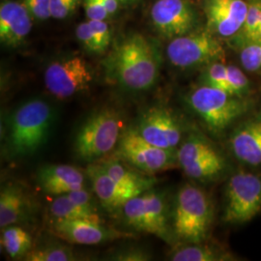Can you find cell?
<instances>
[{
  "mask_svg": "<svg viewBox=\"0 0 261 261\" xmlns=\"http://www.w3.org/2000/svg\"><path fill=\"white\" fill-rule=\"evenodd\" d=\"M108 75L123 87L142 91L158 81L161 60L155 46L138 33L122 39L103 61Z\"/></svg>",
  "mask_w": 261,
  "mask_h": 261,
  "instance_id": "1",
  "label": "cell"
},
{
  "mask_svg": "<svg viewBox=\"0 0 261 261\" xmlns=\"http://www.w3.org/2000/svg\"><path fill=\"white\" fill-rule=\"evenodd\" d=\"M187 103L207 130L215 136H220L229 129L252 107L249 97H238L203 84H199L188 93Z\"/></svg>",
  "mask_w": 261,
  "mask_h": 261,
  "instance_id": "2",
  "label": "cell"
},
{
  "mask_svg": "<svg viewBox=\"0 0 261 261\" xmlns=\"http://www.w3.org/2000/svg\"><path fill=\"white\" fill-rule=\"evenodd\" d=\"M54 122V111L42 99L22 103L10 118L7 143L13 155H33L46 142Z\"/></svg>",
  "mask_w": 261,
  "mask_h": 261,
  "instance_id": "3",
  "label": "cell"
},
{
  "mask_svg": "<svg viewBox=\"0 0 261 261\" xmlns=\"http://www.w3.org/2000/svg\"><path fill=\"white\" fill-rule=\"evenodd\" d=\"M214 210L208 195L193 184L181 187L175 196L171 225L175 238L184 243L206 241Z\"/></svg>",
  "mask_w": 261,
  "mask_h": 261,
  "instance_id": "4",
  "label": "cell"
},
{
  "mask_svg": "<svg viewBox=\"0 0 261 261\" xmlns=\"http://www.w3.org/2000/svg\"><path fill=\"white\" fill-rule=\"evenodd\" d=\"M121 119L112 109L93 112L77 130L74 150L77 158L94 162L111 152L119 142Z\"/></svg>",
  "mask_w": 261,
  "mask_h": 261,
  "instance_id": "5",
  "label": "cell"
},
{
  "mask_svg": "<svg viewBox=\"0 0 261 261\" xmlns=\"http://www.w3.org/2000/svg\"><path fill=\"white\" fill-rule=\"evenodd\" d=\"M224 40L207 28H198L186 35L169 41L166 54L170 64L182 70L204 68L218 61H224Z\"/></svg>",
  "mask_w": 261,
  "mask_h": 261,
  "instance_id": "6",
  "label": "cell"
},
{
  "mask_svg": "<svg viewBox=\"0 0 261 261\" xmlns=\"http://www.w3.org/2000/svg\"><path fill=\"white\" fill-rule=\"evenodd\" d=\"M127 224L139 231L155 235L168 244L174 241L165 196L148 190L130 199L122 208Z\"/></svg>",
  "mask_w": 261,
  "mask_h": 261,
  "instance_id": "7",
  "label": "cell"
},
{
  "mask_svg": "<svg viewBox=\"0 0 261 261\" xmlns=\"http://www.w3.org/2000/svg\"><path fill=\"white\" fill-rule=\"evenodd\" d=\"M223 219L227 224L251 222L261 212V173L239 171L224 190Z\"/></svg>",
  "mask_w": 261,
  "mask_h": 261,
  "instance_id": "8",
  "label": "cell"
},
{
  "mask_svg": "<svg viewBox=\"0 0 261 261\" xmlns=\"http://www.w3.org/2000/svg\"><path fill=\"white\" fill-rule=\"evenodd\" d=\"M178 164L187 176L197 181H213L226 170L222 153L198 133L187 136L177 148Z\"/></svg>",
  "mask_w": 261,
  "mask_h": 261,
  "instance_id": "9",
  "label": "cell"
},
{
  "mask_svg": "<svg viewBox=\"0 0 261 261\" xmlns=\"http://www.w3.org/2000/svg\"><path fill=\"white\" fill-rule=\"evenodd\" d=\"M119 158L147 174L176 168L177 149L160 148L144 140L137 130H127L117 146Z\"/></svg>",
  "mask_w": 261,
  "mask_h": 261,
  "instance_id": "10",
  "label": "cell"
},
{
  "mask_svg": "<svg viewBox=\"0 0 261 261\" xmlns=\"http://www.w3.org/2000/svg\"><path fill=\"white\" fill-rule=\"evenodd\" d=\"M44 81L49 93L65 100L87 90L93 81V72L83 57L71 56L47 66Z\"/></svg>",
  "mask_w": 261,
  "mask_h": 261,
  "instance_id": "11",
  "label": "cell"
},
{
  "mask_svg": "<svg viewBox=\"0 0 261 261\" xmlns=\"http://www.w3.org/2000/svg\"><path fill=\"white\" fill-rule=\"evenodd\" d=\"M153 27L169 40L200 28V19L190 0H157L150 11Z\"/></svg>",
  "mask_w": 261,
  "mask_h": 261,
  "instance_id": "12",
  "label": "cell"
},
{
  "mask_svg": "<svg viewBox=\"0 0 261 261\" xmlns=\"http://www.w3.org/2000/svg\"><path fill=\"white\" fill-rule=\"evenodd\" d=\"M151 144L165 149H177L184 128L177 116L164 107H152L143 112L136 129Z\"/></svg>",
  "mask_w": 261,
  "mask_h": 261,
  "instance_id": "13",
  "label": "cell"
},
{
  "mask_svg": "<svg viewBox=\"0 0 261 261\" xmlns=\"http://www.w3.org/2000/svg\"><path fill=\"white\" fill-rule=\"evenodd\" d=\"M206 28L227 41L241 30L248 12V0H202Z\"/></svg>",
  "mask_w": 261,
  "mask_h": 261,
  "instance_id": "14",
  "label": "cell"
},
{
  "mask_svg": "<svg viewBox=\"0 0 261 261\" xmlns=\"http://www.w3.org/2000/svg\"><path fill=\"white\" fill-rule=\"evenodd\" d=\"M53 231L66 242L77 245H98L114 240L133 238L129 232L117 230L102 223L86 220H57L53 223Z\"/></svg>",
  "mask_w": 261,
  "mask_h": 261,
  "instance_id": "15",
  "label": "cell"
},
{
  "mask_svg": "<svg viewBox=\"0 0 261 261\" xmlns=\"http://www.w3.org/2000/svg\"><path fill=\"white\" fill-rule=\"evenodd\" d=\"M86 173L91 182L95 195L101 204L110 211L123 208L133 197L144 193L116 182L99 162L90 164L86 168Z\"/></svg>",
  "mask_w": 261,
  "mask_h": 261,
  "instance_id": "16",
  "label": "cell"
},
{
  "mask_svg": "<svg viewBox=\"0 0 261 261\" xmlns=\"http://www.w3.org/2000/svg\"><path fill=\"white\" fill-rule=\"evenodd\" d=\"M234 158L243 165L261 168V114L241 123L228 140Z\"/></svg>",
  "mask_w": 261,
  "mask_h": 261,
  "instance_id": "17",
  "label": "cell"
},
{
  "mask_svg": "<svg viewBox=\"0 0 261 261\" xmlns=\"http://www.w3.org/2000/svg\"><path fill=\"white\" fill-rule=\"evenodd\" d=\"M32 19L23 2L3 1L0 6L1 43L7 47H19L31 31Z\"/></svg>",
  "mask_w": 261,
  "mask_h": 261,
  "instance_id": "18",
  "label": "cell"
},
{
  "mask_svg": "<svg viewBox=\"0 0 261 261\" xmlns=\"http://www.w3.org/2000/svg\"><path fill=\"white\" fill-rule=\"evenodd\" d=\"M38 183L49 195H64L84 188V172L68 165H48L40 168Z\"/></svg>",
  "mask_w": 261,
  "mask_h": 261,
  "instance_id": "19",
  "label": "cell"
},
{
  "mask_svg": "<svg viewBox=\"0 0 261 261\" xmlns=\"http://www.w3.org/2000/svg\"><path fill=\"white\" fill-rule=\"evenodd\" d=\"M173 261H228L235 260V255L217 244L185 243L174 249L169 255Z\"/></svg>",
  "mask_w": 261,
  "mask_h": 261,
  "instance_id": "20",
  "label": "cell"
},
{
  "mask_svg": "<svg viewBox=\"0 0 261 261\" xmlns=\"http://www.w3.org/2000/svg\"><path fill=\"white\" fill-rule=\"evenodd\" d=\"M103 169L112 176L116 182L126 187L140 190L141 192H146L156 184V178L137 172L136 170L128 168L119 160L111 159L99 162Z\"/></svg>",
  "mask_w": 261,
  "mask_h": 261,
  "instance_id": "21",
  "label": "cell"
},
{
  "mask_svg": "<svg viewBox=\"0 0 261 261\" xmlns=\"http://www.w3.org/2000/svg\"><path fill=\"white\" fill-rule=\"evenodd\" d=\"M25 211V198L21 190L14 185L3 187L0 193L1 229L19 222Z\"/></svg>",
  "mask_w": 261,
  "mask_h": 261,
  "instance_id": "22",
  "label": "cell"
},
{
  "mask_svg": "<svg viewBox=\"0 0 261 261\" xmlns=\"http://www.w3.org/2000/svg\"><path fill=\"white\" fill-rule=\"evenodd\" d=\"M1 247L13 259H23L32 250V238L23 228L10 225L2 229Z\"/></svg>",
  "mask_w": 261,
  "mask_h": 261,
  "instance_id": "23",
  "label": "cell"
},
{
  "mask_svg": "<svg viewBox=\"0 0 261 261\" xmlns=\"http://www.w3.org/2000/svg\"><path fill=\"white\" fill-rule=\"evenodd\" d=\"M50 213L57 220H86L102 223L99 213L77 205L67 195L56 196L50 204Z\"/></svg>",
  "mask_w": 261,
  "mask_h": 261,
  "instance_id": "24",
  "label": "cell"
},
{
  "mask_svg": "<svg viewBox=\"0 0 261 261\" xmlns=\"http://www.w3.org/2000/svg\"><path fill=\"white\" fill-rule=\"evenodd\" d=\"M260 21L261 0H248V12L241 30L225 42L235 50L251 43L259 28Z\"/></svg>",
  "mask_w": 261,
  "mask_h": 261,
  "instance_id": "25",
  "label": "cell"
},
{
  "mask_svg": "<svg viewBox=\"0 0 261 261\" xmlns=\"http://www.w3.org/2000/svg\"><path fill=\"white\" fill-rule=\"evenodd\" d=\"M23 260L73 261L76 260L73 250L65 245H46L31 250Z\"/></svg>",
  "mask_w": 261,
  "mask_h": 261,
  "instance_id": "26",
  "label": "cell"
},
{
  "mask_svg": "<svg viewBox=\"0 0 261 261\" xmlns=\"http://www.w3.org/2000/svg\"><path fill=\"white\" fill-rule=\"evenodd\" d=\"M226 92L238 97H249L251 84L242 68L227 64L226 66Z\"/></svg>",
  "mask_w": 261,
  "mask_h": 261,
  "instance_id": "27",
  "label": "cell"
},
{
  "mask_svg": "<svg viewBox=\"0 0 261 261\" xmlns=\"http://www.w3.org/2000/svg\"><path fill=\"white\" fill-rule=\"evenodd\" d=\"M236 50L244 71L251 74H261V42H252Z\"/></svg>",
  "mask_w": 261,
  "mask_h": 261,
  "instance_id": "28",
  "label": "cell"
},
{
  "mask_svg": "<svg viewBox=\"0 0 261 261\" xmlns=\"http://www.w3.org/2000/svg\"><path fill=\"white\" fill-rule=\"evenodd\" d=\"M226 66L224 61H218L202 68L199 75V84L226 91Z\"/></svg>",
  "mask_w": 261,
  "mask_h": 261,
  "instance_id": "29",
  "label": "cell"
},
{
  "mask_svg": "<svg viewBox=\"0 0 261 261\" xmlns=\"http://www.w3.org/2000/svg\"><path fill=\"white\" fill-rule=\"evenodd\" d=\"M88 24L93 35L98 54H103L111 44L112 33L106 20H89Z\"/></svg>",
  "mask_w": 261,
  "mask_h": 261,
  "instance_id": "30",
  "label": "cell"
},
{
  "mask_svg": "<svg viewBox=\"0 0 261 261\" xmlns=\"http://www.w3.org/2000/svg\"><path fill=\"white\" fill-rule=\"evenodd\" d=\"M79 0H50L51 18L63 19L71 16L76 9Z\"/></svg>",
  "mask_w": 261,
  "mask_h": 261,
  "instance_id": "31",
  "label": "cell"
},
{
  "mask_svg": "<svg viewBox=\"0 0 261 261\" xmlns=\"http://www.w3.org/2000/svg\"><path fill=\"white\" fill-rule=\"evenodd\" d=\"M33 19L46 20L51 18L50 0H23Z\"/></svg>",
  "mask_w": 261,
  "mask_h": 261,
  "instance_id": "32",
  "label": "cell"
},
{
  "mask_svg": "<svg viewBox=\"0 0 261 261\" xmlns=\"http://www.w3.org/2000/svg\"><path fill=\"white\" fill-rule=\"evenodd\" d=\"M151 254L145 250L138 247H129L128 249H123L121 251L112 254V260L119 261H146L150 260Z\"/></svg>",
  "mask_w": 261,
  "mask_h": 261,
  "instance_id": "33",
  "label": "cell"
},
{
  "mask_svg": "<svg viewBox=\"0 0 261 261\" xmlns=\"http://www.w3.org/2000/svg\"><path fill=\"white\" fill-rule=\"evenodd\" d=\"M75 35L84 49L91 54H98L97 46L94 40L93 35L89 28L88 21L82 22L75 29Z\"/></svg>",
  "mask_w": 261,
  "mask_h": 261,
  "instance_id": "34",
  "label": "cell"
},
{
  "mask_svg": "<svg viewBox=\"0 0 261 261\" xmlns=\"http://www.w3.org/2000/svg\"><path fill=\"white\" fill-rule=\"evenodd\" d=\"M85 14L89 20H106L110 14L101 0H84Z\"/></svg>",
  "mask_w": 261,
  "mask_h": 261,
  "instance_id": "35",
  "label": "cell"
},
{
  "mask_svg": "<svg viewBox=\"0 0 261 261\" xmlns=\"http://www.w3.org/2000/svg\"><path fill=\"white\" fill-rule=\"evenodd\" d=\"M64 195L69 196L77 205L83 207L88 211L98 213V209L94 202L93 197L84 188L80 189V190H75V191L70 192L68 194H64Z\"/></svg>",
  "mask_w": 261,
  "mask_h": 261,
  "instance_id": "36",
  "label": "cell"
},
{
  "mask_svg": "<svg viewBox=\"0 0 261 261\" xmlns=\"http://www.w3.org/2000/svg\"><path fill=\"white\" fill-rule=\"evenodd\" d=\"M103 3L105 8L108 11V13L110 14V16L114 15L116 13V11L119 8V1L118 0H101Z\"/></svg>",
  "mask_w": 261,
  "mask_h": 261,
  "instance_id": "37",
  "label": "cell"
},
{
  "mask_svg": "<svg viewBox=\"0 0 261 261\" xmlns=\"http://www.w3.org/2000/svg\"><path fill=\"white\" fill-rule=\"evenodd\" d=\"M252 42H261V21L259 28H258V30H257V32H256V34H255V36L253 37L251 43H252ZM249 44H250V43H249Z\"/></svg>",
  "mask_w": 261,
  "mask_h": 261,
  "instance_id": "38",
  "label": "cell"
},
{
  "mask_svg": "<svg viewBox=\"0 0 261 261\" xmlns=\"http://www.w3.org/2000/svg\"><path fill=\"white\" fill-rule=\"evenodd\" d=\"M122 4H125V5H130V4H134L136 3L138 0H118Z\"/></svg>",
  "mask_w": 261,
  "mask_h": 261,
  "instance_id": "39",
  "label": "cell"
}]
</instances>
